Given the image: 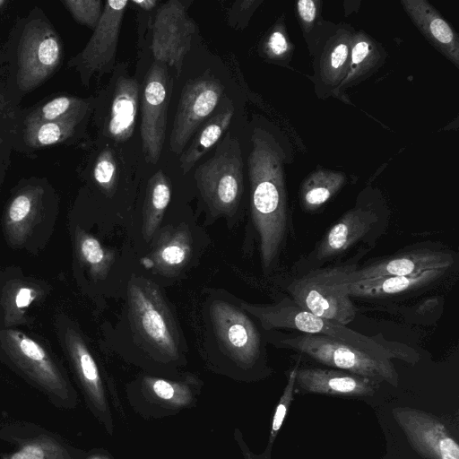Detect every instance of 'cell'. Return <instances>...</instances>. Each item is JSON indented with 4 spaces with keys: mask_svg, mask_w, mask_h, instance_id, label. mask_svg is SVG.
<instances>
[{
    "mask_svg": "<svg viewBox=\"0 0 459 459\" xmlns=\"http://www.w3.org/2000/svg\"><path fill=\"white\" fill-rule=\"evenodd\" d=\"M223 86L215 77L204 74L188 81L181 92L170 134V150L180 154L200 126L212 113Z\"/></svg>",
    "mask_w": 459,
    "mask_h": 459,
    "instance_id": "obj_12",
    "label": "cell"
},
{
    "mask_svg": "<svg viewBox=\"0 0 459 459\" xmlns=\"http://www.w3.org/2000/svg\"><path fill=\"white\" fill-rule=\"evenodd\" d=\"M298 368H299V365L297 364L290 370L289 378H288V383H287L284 392L279 401V403L276 407V410H275V412L273 415V423H272L270 442L273 441L278 431L280 430V429L282 425V422L284 420V418L286 416V413L288 411V409L290 407V404L292 401Z\"/></svg>",
    "mask_w": 459,
    "mask_h": 459,
    "instance_id": "obj_34",
    "label": "cell"
},
{
    "mask_svg": "<svg viewBox=\"0 0 459 459\" xmlns=\"http://www.w3.org/2000/svg\"><path fill=\"white\" fill-rule=\"evenodd\" d=\"M62 4L78 23L92 30L96 28L103 11L100 0H63Z\"/></svg>",
    "mask_w": 459,
    "mask_h": 459,
    "instance_id": "obj_32",
    "label": "cell"
},
{
    "mask_svg": "<svg viewBox=\"0 0 459 459\" xmlns=\"http://www.w3.org/2000/svg\"><path fill=\"white\" fill-rule=\"evenodd\" d=\"M192 247V238L186 228L167 230L158 238L144 264L160 273L176 274L189 262Z\"/></svg>",
    "mask_w": 459,
    "mask_h": 459,
    "instance_id": "obj_21",
    "label": "cell"
},
{
    "mask_svg": "<svg viewBox=\"0 0 459 459\" xmlns=\"http://www.w3.org/2000/svg\"><path fill=\"white\" fill-rule=\"evenodd\" d=\"M346 182V176L340 171H314L300 186V206L306 212H317L344 186Z\"/></svg>",
    "mask_w": 459,
    "mask_h": 459,
    "instance_id": "obj_23",
    "label": "cell"
},
{
    "mask_svg": "<svg viewBox=\"0 0 459 459\" xmlns=\"http://www.w3.org/2000/svg\"><path fill=\"white\" fill-rule=\"evenodd\" d=\"M186 8L184 2L168 1L158 8L153 23L152 49L155 61L174 66L178 74L195 30Z\"/></svg>",
    "mask_w": 459,
    "mask_h": 459,
    "instance_id": "obj_14",
    "label": "cell"
},
{
    "mask_svg": "<svg viewBox=\"0 0 459 459\" xmlns=\"http://www.w3.org/2000/svg\"><path fill=\"white\" fill-rule=\"evenodd\" d=\"M318 1L299 0L297 3V12L302 26L308 30L315 22L318 13Z\"/></svg>",
    "mask_w": 459,
    "mask_h": 459,
    "instance_id": "obj_38",
    "label": "cell"
},
{
    "mask_svg": "<svg viewBox=\"0 0 459 459\" xmlns=\"http://www.w3.org/2000/svg\"><path fill=\"white\" fill-rule=\"evenodd\" d=\"M452 269H429L405 276L361 280L346 283V290L351 298L361 299L402 298L429 289L444 280Z\"/></svg>",
    "mask_w": 459,
    "mask_h": 459,
    "instance_id": "obj_16",
    "label": "cell"
},
{
    "mask_svg": "<svg viewBox=\"0 0 459 459\" xmlns=\"http://www.w3.org/2000/svg\"><path fill=\"white\" fill-rule=\"evenodd\" d=\"M64 58V44L45 13L35 6L18 20L3 48L6 79L0 87V102L14 120V106L48 81Z\"/></svg>",
    "mask_w": 459,
    "mask_h": 459,
    "instance_id": "obj_2",
    "label": "cell"
},
{
    "mask_svg": "<svg viewBox=\"0 0 459 459\" xmlns=\"http://www.w3.org/2000/svg\"><path fill=\"white\" fill-rule=\"evenodd\" d=\"M145 383L155 396L164 401L182 398L187 393L184 385L164 379L148 377Z\"/></svg>",
    "mask_w": 459,
    "mask_h": 459,
    "instance_id": "obj_36",
    "label": "cell"
},
{
    "mask_svg": "<svg viewBox=\"0 0 459 459\" xmlns=\"http://www.w3.org/2000/svg\"><path fill=\"white\" fill-rule=\"evenodd\" d=\"M3 143V138H2V135L0 134V143Z\"/></svg>",
    "mask_w": 459,
    "mask_h": 459,
    "instance_id": "obj_44",
    "label": "cell"
},
{
    "mask_svg": "<svg viewBox=\"0 0 459 459\" xmlns=\"http://www.w3.org/2000/svg\"><path fill=\"white\" fill-rule=\"evenodd\" d=\"M3 63V48H1L0 47V65H2Z\"/></svg>",
    "mask_w": 459,
    "mask_h": 459,
    "instance_id": "obj_42",
    "label": "cell"
},
{
    "mask_svg": "<svg viewBox=\"0 0 459 459\" xmlns=\"http://www.w3.org/2000/svg\"><path fill=\"white\" fill-rule=\"evenodd\" d=\"M5 459H67L66 453L53 440L41 438L24 445Z\"/></svg>",
    "mask_w": 459,
    "mask_h": 459,
    "instance_id": "obj_31",
    "label": "cell"
},
{
    "mask_svg": "<svg viewBox=\"0 0 459 459\" xmlns=\"http://www.w3.org/2000/svg\"><path fill=\"white\" fill-rule=\"evenodd\" d=\"M133 4H137L145 11L152 10L156 6L158 1L156 0H144V1H133Z\"/></svg>",
    "mask_w": 459,
    "mask_h": 459,
    "instance_id": "obj_41",
    "label": "cell"
},
{
    "mask_svg": "<svg viewBox=\"0 0 459 459\" xmlns=\"http://www.w3.org/2000/svg\"><path fill=\"white\" fill-rule=\"evenodd\" d=\"M129 1H107L93 33L81 52L67 62L82 83L89 87L93 75L101 76L113 69L119 33Z\"/></svg>",
    "mask_w": 459,
    "mask_h": 459,
    "instance_id": "obj_10",
    "label": "cell"
},
{
    "mask_svg": "<svg viewBox=\"0 0 459 459\" xmlns=\"http://www.w3.org/2000/svg\"><path fill=\"white\" fill-rule=\"evenodd\" d=\"M16 340L14 359L19 367L55 399L60 402L68 400L67 384L44 349L23 335H17Z\"/></svg>",
    "mask_w": 459,
    "mask_h": 459,
    "instance_id": "obj_18",
    "label": "cell"
},
{
    "mask_svg": "<svg viewBox=\"0 0 459 459\" xmlns=\"http://www.w3.org/2000/svg\"><path fill=\"white\" fill-rule=\"evenodd\" d=\"M33 299L31 290L28 288L21 289L15 297V305L17 307H26Z\"/></svg>",
    "mask_w": 459,
    "mask_h": 459,
    "instance_id": "obj_40",
    "label": "cell"
},
{
    "mask_svg": "<svg viewBox=\"0 0 459 459\" xmlns=\"http://www.w3.org/2000/svg\"><path fill=\"white\" fill-rule=\"evenodd\" d=\"M263 47L265 55L273 59L286 57L292 49L285 30L281 25H277L271 30L265 38Z\"/></svg>",
    "mask_w": 459,
    "mask_h": 459,
    "instance_id": "obj_35",
    "label": "cell"
},
{
    "mask_svg": "<svg viewBox=\"0 0 459 459\" xmlns=\"http://www.w3.org/2000/svg\"><path fill=\"white\" fill-rule=\"evenodd\" d=\"M376 382L335 368H300L295 385L312 394L336 396H370L376 392Z\"/></svg>",
    "mask_w": 459,
    "mask_h": 459,
    "instance_id": "obj_17",
    "label": "cell"
},
{
    "mask_svg": "<svg viewBox=\"0 0 459 459\" xmlns=\"http://www.w3.org/2000/svg\"><path fill=\"white\" fill-rule=\"evenodd\" d=\"M167 65L155 61L148 70L141 98V139L146 161L156 164L161 155L169 103Z\"/></svg>",
    "mask_w": 459,
    "mask_h": 459,
    "instance_id": "obj_11",
    "label": "cell"
},
{
    "mask_svg": "<svg viewBox=\"0 0 459 459\" xmlns=\"http://www.w3.org/2000/svg\"><path fill=\"white\" fill-rule=\"evenodd\" d=\"M257 4L259 2L256 1L236 2L230 12L229 22L232 23V26H240L241 22L248 21L247 14L251 15Z\"/></svg>",
    "mask_w": 459,
    "mask_h": 459,
    "instance_id": "obj_39",
    "label": "cell"
},
{
    "mask_svg": "<svg viewBox=\"0 0 459 459\" xmlns=\"http://www.w3.org/2000/svg\"><path fill=\"white\" fill-rule=\"evenodd\" d=\"M381 59L380 48L370 37L362 32L353 35L348 69L339 88L343 90L368 77L379 66Z\"/></svg>",
    "mask_w": 459,
    "mask_h": 459,
    "instance_id": "obj_24",
    "label": "cell"
},
{
    "mask_svg": "<svg viewBox=\"0 0 459 459\" xmlns=\"http://www.w3.org/2000/svg\"><path fill=\"white\" fill-rule=\"evenodd\" d=\"M358 264L332 265L292 273L284 285L287 296L313 315L346 326L354 320L357 312L347 293L346 283Z\"/></svg>",
    "mask_w": 459,
    "mask_h": 459,
    "instance_id": "obj_6",
    "label": "cell"
},
{
    "mask_svg": "<svg viewBox=\"0 0 459 459\" xmlns=\"http://www.w3.org/2000/svg\"><path fill=\"white\" fill-rule=\"evenodd\" d=\"M171 195L170 183L162 169L148 181L143 209V235L150 241L156 232Z\"/></svg>",
    "mask_w": 459,
    "mask_h": 459,
    "instance_id": "obj_25",
    "label": "cell"
},
{
    "mask_svg": "<svg viewBox=\"0 0 459 459\" xmlns=\"http://www.w3.org/2000/svg\"><path fill=\"white\" fill-rule=\"evenodd\" d=\"M403 9L426 39L459 67V39L454 29L426 0H402Z\"/></svg>",
    "mask_w": 459,
    "mask_h": 459,
    "instance_id": "obj_19",
    "label": "cell"
},
{
    "mask_svg": "<svg viewBox=\"0 0 459 459\" xmlns=\"http://www.w3.org/2000/svg\"><path fill=\"white\" fill-rule=\"evenodd\" d=\"M351 39L352 35L344 30L326 45L320 62V75L325 84L339 87L344 79L350 61Z\"/></svg>",
    "mask_w": 459,
    "mask_h": 459,
    "instance_id": "obj_29",
    "label": "cell"
},
{
    "mask_svg": "<svg viewBox=\"0 0 459 459\" xmlns=\"http://www.w3.org/2000/svg\"><path fill=\"white\" fill-rule=\"evenodd\" d=\"M211 320L219 344L237 362L251 366L262 355L263 340L247 313L233 304L216 300L211 306Z\"/></svg>",
    "mask_w": 459,
    "mask_h": 459,
    "instance_id": "obj_13",
    "label": "cell"
},
{
    "mask_svg": "<svg viewBox=\"0 0 459 459\" xmlns=\"http://www.w3.org/2000/svg\"><path fill=\"white\" fill-rule=\"evenodd\" d=\"M80 252L92 272L100 276H104L108 272L114 261L113 253L104 248L97 238L89 235L82 238Z\"/></svg>",
    "mask_w": 459,
    "mask_h": 459,
    "instance_id": "obj_30",
    "label": "cell"
},
{
    "mask_svg": "<svg viewBox=\"0 0 459 459\" xmlns=\"http://www.w3.org/2000/svg\"><path fill=\"white\" fill-rule=\"evenodd\" d=\"M267 341L332 368L347 371L376 383L398 385V374L392 359L353 347L325 335L267 331Z\"/></svg>",
    "mask_w": 459,
    "mask_h": 459,
    "instance_id": "obj_5",
    "label": "cell"
},
{
    "mask_svg": "<svg viewBox=\"0 0 459 459\" xmlns=\"http://www.w3.org/2000/svg\"><path fill=\"white\" fill-rule=\"evenodd\" d=\"M95 182L105 191H111L117 178V166L112 150L106 148L98 155L92 170Z\"/></svg>",
    "mask_w": 459,
    "mask_h": 459,
    "instance_id": "obj_33",
    "label": "cell"
},
{
    "mask_svg": "<svg viewBox=\"0 0 459 459\" xmlns=\"http://www.w3.org/2000/svg\"><path fill=\"white\" fill-rule=\"evenodd\" d=\"M7 4V2H6V1H4V0H0V9H1L4 4Z\"/></svg>",
    "mask_w": 459,
    "mask_h": 459,
    "instance_id": "obj_43",
    "label": "cell"
},
{
    "mask_svg": "<svg viewBox=\"0 0 459 459\" xmlns=\"http://www.w3.org/2000/svg\"><path fill=\"white\" fill-rule=\"evenodd\" d=\"M93 104L92 99H82L74 96L60 95L18 115L20 126L51 122L73 115L90 111Z\"/></svg>",
    "mask_w": 459,
    "mask_h": 459,
    "instance_id": "obj_27",
    "label": "cell"
},
{
    "mask_svg": "<svg viewBox=\"0 0 459 459\" xmlns=\"http://www.w3.org/2000/svg\"><path fill=\"white\" fill-rule=\"evenodd\" d=\"M234 108H224L199 130L191 144L179 158V165L183 173L188 172L195 163L218 142L228 128L233 117Z\"/></svg>",
    "mask_w": 459,
    "mask_h": 459,
    "instance_id": "obj_26",
    "label": "cell"
},
{
    "mask_svg": "<svg viewBox=\"0 0 459 459\" xmlns=\"http://www.w3.org/2000/svg\"><path fill=\"white\" fill-rule=\"evenodd\" d=\"M394 418L414 450L427 459H459V446L446 426L432 414L397 407Z\"/></svg>",
    "mask_w": 459,
    "mask_h": 459,
    "instance_id": "obj_15",
    "label": "cell"
},
{
    "mask_svg": "<svg viewBox=\"0 0 459 459\" xmlns=\"http://www.w3.org/2000/svg\"><path fill=\"white\" fill-rule=\"evenodd\" d=\"M31 195L24 193L16 195L8 209L9 219L13 222L22 221L31 211Z\"/></svg>",
    "mask_w": 459,
    "mask_h": 459,
    "instance_id": "obj_37",
    "label": "cell"
},
{
    "mask_svg": "<svg viewBox=\"0 0 459 459\" xmlns=\"http://www.w3.org/2000/svg\"><path fill=\"white\" fill-rule=\"evenodd\" d=\"M248 158L252 220L258 234L263 269L271 273L293 235L283 172V158L275 143L255 131Z\"/></svg>",
    "mask_w": 459,
    "mask_h": 459,
    "instance_id": "obj_1",
    "label": "cell"
},
{
    "mask_svg": "<svg viewBox=\"0 0 459 459\" xmlns=\"http://www.w3.org/2000/svg\"><path fill=\"white\" fill-rule=\"evenodd\" d=\"M70 351L77 374L90 401L99 411H106L102 383L93 357L78 337L71 342Z\"/></svg>",
    "mask_w": 459,
    "mask_h": 459,
    "instance_id": "obj_28",
    "label": "cell"
},
{
    "mask_svg": "<svg viewBox=\"0 0 459 459\" xmlns=\"http://www.w3.org/2000/svg\"><path fill=\"white\" fill-rule=\"evenodd\" d=\"M266 330H289L295 333L325 335L353 347L390 359L415 364L418 353L410 347L385 340L381 334L370 337L345 325L325 320L303 309L287 295L273 304L242 303L240 306Z\"/></svg>",
    "mask_w": 459,
    "mask_h": 459,
    "instance_id": "obj_4",
    "label": "cell"
},
{
    "mask_svg": "<svg viewBox=\"0 0 459 459\" xmlns=\"http://www.w3.org/2000/svg\"><path fill=\"white\" fill-rule=\"evenodd\" d=\"M388 226L386 208L371 203L357 204L326 230L312 250L294 263L292 273L359 264L385 234Z\"/></svg>",
    "mask_w": 459,
    "mask_h": 459,
    "instance_id": "obj_3",
    "label": "cell"
},
{
    "mask_svg": "<svg viewBox=\"0 0 459 459\" xmlns=\"http://www.w3.org/2000/svg\"><path fill=\"white\" fill-rule=\"evenodd\" d=\"M457 254L437 242H420L384 257L358 264L349 274L348 283L379 277L405 276L429 269H451Z\"/></svg>",
    "mask_w": 459,
    "mask_h": 459,
    "instance_id": "obj_9",
    "label": "cell"
},
{
    "mask_svg": "<svg viewBox=\"0 0 459 459\" xmlns=\"http://www.w3.org/2000/svg\"><path fill=\"white\" fill-rule=\"evenodd\" d=\"M195 179L213 213L232 214L243 192V162L237 139L228 134L213 157L196 169Z\"/></svg>",
    "mask_w": 459,
    "mask_h": 459,
    "instance_id": "obj_8",
    "label": "cell"
},
{
    "mask_svg": "<svg viewBox=\"0 0 459 459\" xmlns=\"http://www.w3.org/2000/svg\"><path fill=\"white\" fill-rule=\"evenodd\" d=\"M140 88L127 76L117 79L112 98L106 134L116 142H125L134 133L139 108Z\"/></svg>",
    "mask_w": 459,
    "mask_h": 459,
    "instance_id": "obj_20",
    "label": "cell"
},
{
    "mask_svg": "<svg viewBox=\"0 0 459 459\" xmlns=\"http://www.w3.org/2000/svg\"><path fill=\"white\" fill-rule=\"evenodd\" d=\"M89 113L90 111L82 112L51 122L20 126V137L24 149L35 150L68 143L76 136L80 126Z\"/></svg>",
    "mask_w": 459,
    "mask_h": 459,
    "instance_id": "obj_22",
    "label": "cell"
},
{
    "mask_svg": "<svg viewBox=\"0 0 459 459\" xmlns=\"http://www.w3.org/2000/svg\"><path fill=\"white\" fill-rule=\"evenodd\" d=\"M127 300L132 328L143 344L160 355L176 357L180 336L158 286L147 279L133 277L128 283Z\"/></svg>",
    "mask_w": 459,
    "mask_h": 459,
    "instance_id": "obj_7",
    "label": "cell"
}]
</instances>
